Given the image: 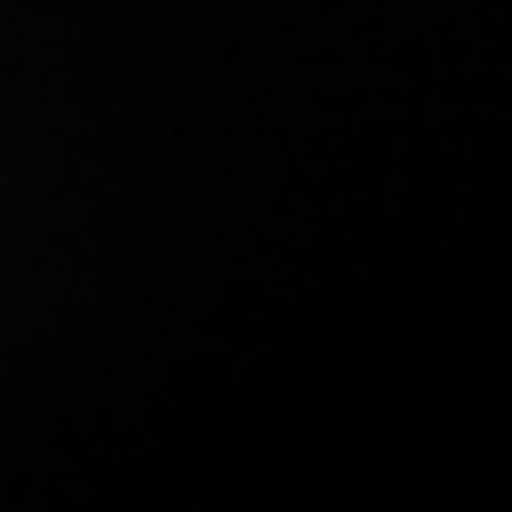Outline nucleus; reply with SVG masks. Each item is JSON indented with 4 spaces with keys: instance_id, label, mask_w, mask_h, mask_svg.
<instances>
[]
</instances>
